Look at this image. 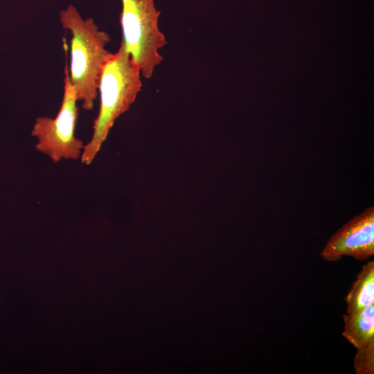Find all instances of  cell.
Segmentation results:
<instances>
[{"instance_id":"cell-1","label":"cell","mask_w":374,"mask_h":374,"mask_svg":"<svg viewBox=\"0 0 374 374\" xmlns=\"http://www.w3.org/2000/svg\"><path fill=\"white\" fill-rule=\"evenodd\" d=\"M141 73L123 42L116 53H109L100 73L98 91L100 107L93 134L80 157L89 165L106 140L116 120L129 110L142 87Z\"/></svg>"},{"instance_id":"cell-2","label":"cell","mask_w":374,"mask_h":374,"mask_svg":"<svg viewBox=\"0 0 374 374\" xmlns=\"http://www.w3.org/2000/svg\"><path fill=\"white\" fill-rule=\"evenodd\" d=\"M60 21L71 35L70 81L82 108L91 110L98 93L100 70L110 53L106 49L110 36L100 30L93 18H83L73 5L60 11Z\"/></svg>"},{"instance_id":"cell-3","label":"cell","mask_w":374,"mask_h":374,"mask_svg":"<svg viewBox=\"0 0 374 374\" xmlns=\"http://www.w3.org/2000/svg\"><path fill=\"white\" fill-rule=\"evenodd\" d=\"M121 1L122 42L139 67L142 77L148 79L162 62L160 50L167 44L159 28L160 12L154 0Z\"/></svg>"},{"instance_id":"cell-4","label":"cell","mask_w":374,"mask_h":374,"mask_svg":"<svg viewBox=\"0 0 374 374\" xmlns=\"http://www.w3.org/2000/svg\"><path fill=\"white\" fill-rule=\"evenodd\" d=\"M64 78V92L60 108L55 118L37 117L33 125L31 135L37 143L35 149L47 155L53 162L61 159H79L84 145L75 135L78 116L77 98L69 78V67L66 62Z\"/></svg>"},{"instance_id":"cell-5","label":"cell","mask_w":374,"mask_h":374,"mask_svg":"<svg viewBox=\"0 0 374 374\" xmlns=\"http://www.w3.org/2000/svg\"><path fill=\"white\" fill-rule=\"evenodd\" d=\"M374 255V207L369 206L340 227L326 243L321 256L328 262L350 256L365 260Z\"/></svg>"},{"instance_id":"cell-6","label":"cell","mask_w":374,"mask_h":374,"mask_svg":"<svg viewBox=\"0 0 374 374\" xmlns=\"http://www.w3.org/2000/svg\"><path fill=\"white\" fill-rule=\"evenodd\" d=\"M342 335L356 349L374 344V303L362 310L343 315Z\"/></svg>"},{"instance_id":"cell-7","label":"cell","mask_w":374,"mask_h":374,"mask_svg":"<svg viewBox=\"0 0 374 374\" xmlns=\"http://www.w3.org/2000/svg\"><path fill=\"white\" fill-rule=\"evenodd\" d=\"M347 314L357 312L374 303V261L364 265L345 298Z\"/></svg>"},{"instance_id":"cell-8","label":"cell","mask_w":374,"mask_h":374,"mask_svg":"<svg viewBox=\"0 0 374 374\" xmlns=\"http://www.w3.org/2000/svg\"><path fill=\"white\" fill-rule=\"evenodd\" d=\"M353 368L356 374L374 373V344L357 349Z\"/></svg>"}]
</instances>
